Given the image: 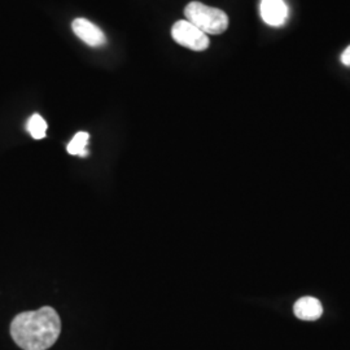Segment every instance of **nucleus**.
<instances>
[{
    "mask_svg": "<svg viewBox=\"0 0 350 350\" xmlns=\"http://www.w3.org/2000/svg\"><path fill=\"white\" fill-rule=\"evenodd\" d=\"M62 321L51 306L36 312H24L14 317L11 325L13 341L24 350H47L57 341Z\"/></svg>",
    "mask_w": 350,
    "mask_h": 350,
    "instance_id": "1",
    "label": "nucleus"
},
{
    "mask_svg": "<svg viewBox=\"0 0 350 350\" xmlns=\"http://www.w3.org/2000/svg\"><path fill=\"white\" fill-rule=\"evenodd\" d=\"M185 14L187 21L206 36L222 34L228 27V17L222 10L205 5L200 1H191L185 10Z\"/></svg>",
    "mask_w": 350,
    "mask_h": 350,
    "instance_id": "2",
    "label": "nucleus"
},
{
    "mask_svg": "<svg viewBox=\"0 0 350 350\" xmlns=\"http://www.w3.org/2000/svg\"><path fill=\"white\" fill-rule=\"evenodd\" d=\"M172 37L178 44L196 52L205 51L209 47L208 36L187 20H180L175 23L172 29Z\"/></svg>",
    "mask_w": 350,
    "mask_h": 350,
    "instance_id": "3",
    "label": "nucleus"
},
{
    "mask_svg": "<svg viewBox=\"0 0 350 350\" xmlns=\"http://www.w3.org/2000/svg\"><path fill=\"white\" fill-rule=\"evenodd\" d=\"M72 29L75 36L90 47H101L107 43V37L100 27L88 18H75Z\"/></svg>",
    "mask_w": 350,
    "mask_h": 350,
    "instance_id": "4",
    "label": "nucleus"
},
{
    "mask_svg": "<svg viewBox=\"0 0 350 350\" xmlns=\"http://www.w3.org/2000/svg\"><path fill=\"white\" fill-rule=\"evenodd\" d=\"M260 11L267 25L279 27L287 23L288 7L284 0H261Z\"/></svg>",
    "mask_w": 350,
    "mask_h": 350,
    "instance_id": "5",
    "label": "nucleus"
},
{
    "mask_svg": "<svg viewBox=\"0 0 350 350\" xmlns=\"http://www.w3.org/2000/svg\"><path fill=\"white\" fill-rule=\"evenodd\" d=\"M293 312L295 315L301 319V321H317L322 317L323 313V308L319 300L314 299V297H302L300 300L296 301L295 306H293Z\"/></svg>",
    "mask_w": 350,
    "mask_h": 350,
    "instance_id": "6",
    "label": "nucleus"
},
{
    "mask_svg": "<svg viewBox=\"0 0 350 350\" xmlns=\"http://www.w3.org/2000/svg\"><path fill=\"white\" fill-rule=\"evenodd\" d=\"M90 142V134L81 131L77 133L75 138L70 140V143L66 146L68 153L72 156H79V157H86L88 154V144Z\"/></svg>",
    "mask_w": 350,
    "mask_h": 350,
    "instance_id": "7",
    "label": "nucleus"
},
{
    "mask_svg": "<svg viewBox=\"0 0 350 350\" xmlns=\"http://www.w3.org/2000/svg\"><path fill=\"white\" fill-rule=\"evenodd\" d=\"M47 122L44 121V118L40 116V114H33L29 121H27V125L26 129L27 131L30 133V135L34 139H43L46 137V133H47Z\"/></svg>",
    "mask_w": 350,
    "mask_h": 350,
    "instance_id": "8",
    "label": "nucleus"
},
{
    "mask_svg": "<svg viewBox=\"0 0 350 350\" xmlns=\"http://www.w3.org/2000/svg\"><path fill=\"white\" fill-rule=\"evenodd\" d=\"M341 63L344 64L345 66H350V46L347 47L345 51L341 55Z\"/></svg>",
    "mask_w": 350,
    "mask_h": 350,
    "instance_id": "9",
    "label": "nucleus"
}]
</instances>
